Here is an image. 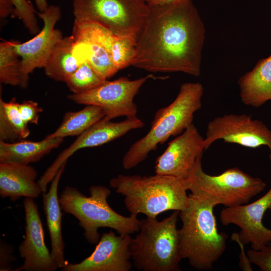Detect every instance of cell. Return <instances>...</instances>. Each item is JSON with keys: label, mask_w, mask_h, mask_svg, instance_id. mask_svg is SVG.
<instances>
[{"label": "cell", "mask_w": 271, "mask_h": 271, "mask_svg": "<svg viewBox=\"0 0 271 271\" xmlns=\"http://www.w3.org/2000/svg\"><path fill=\"white\" fill-rule=\"evenodd\" d=\"M148 5L131 65L151 72L199 76L206 30L192 1Z\"/></svg>", "instance_id": "obj_1"}, {"label": "cell", "mask_w": 271, "mask_h": 271, "mask_svg": "<svg viewBox=\"0 0 271 271\" xmlns=\"http://www.w3.org/2000/svg\"><path fill=\"white\" fill-rule=\"evenodd\" d=\"M188 196L186 206L179 212L181 256L196 269L210 270L224 252L228 236L218 231L213 211L217 205L204 197L192 193Z\"/></svg>", "instance_id": "obj_2"}, {"label": "cell", "mask_w": 271, "mask_h": 271, "mask_svg": "<svg viewBox=\"0 0 271 271\" xmlns=\"http://www.w3.org/2000/svg\"><path fill=\"white\" fill-rule=\"evenodd\" d=\"M109 184L124 196L130 215L157 218L167 211L182 210L189 199L185 179L171 176L119 174L111 179Z\"/></svg>", "instance_id": "obj_3"}, {"label": "cell", "mask_w": 271, "mask_h": 271, "mask_svg": "<svg viewBox=\"0 0 271 271\" xmlns=\"http://www.w3.org/2000/svg\"><path fill=\"white\" fill-rule=\"evenodd\" d=\"M203 87L199 82L181 84L179 93L168 106L156 112L149 132L133 143L124 154L123 169L129 170L143 162L159 144L182 133L193 123L194 114L202 106Z\"/></svg>", "instance_id": "obj_4"}, {"label": "cell", "mask_w": 271, "mask_h": 271, "mask_svg": "<svg viewBox=\"0 0 271 271\" xmlns=\"http://www.w3.org/2000/svg\"><path fill=\"white\" fill-rule=\"evenodd\" d=\"M89 190L90 196H86L76 188L68 186L59 197L62 210L78 220L89 243L98 242L101 236L98 229L101 227L114 229L121 235L138 232L140 220L137 215H121L109 206L107 198L111 192L108 188L92 185Z\"/></svg>", "instance_id": "obj_5"}, {"label": "cell", "mask_w": 271, "mask_h": 271, "mask_svg": "<svg viewBox=\"0 0 271 271\" xmlns=\"http://www.w3.org/2000/svg\"><path fill=\"white\" fill-rule=\"evenodd\" d=\"M179 210L161 221L146 217L130 244L133 265L143 271H179L182 259L177 222Z\"/></svg>", "instance_id": "obj_6"}, {"label": "cell", "mask_w": 271, "mask_h": 271, "mask_svg": "<svg viewBox=\"0 0 271 271\" xmlns=\"http://www.w3.org/2000/svg\"><path fill=\"white\" fill-rule=\"evenodd\" d=\"M200 156L185 179L186 187L194 195L206 197L217 205L225 207L248 203L263 191L265 183L252 177L237 167L227 169L218 175L206 173Z\"/></svg>", "instance_id": "obj_7"}, {"label": "cell", "mask_w": 271, "mask_h": 271, "mask_svg": "<svg viewBox=\"0 0 271 271\" xmlns=\"http://www.w3.org/2000/svg\"><path fill=\"white\" fill-rule=\"evenodd\" d=\"M149 6L144 0H73L75 19L97 24L119 37L136 42L147 21Z\"/></svg>", "instance_id": "obj_8"}, {"label": "cell", "mask_w": 271, "mask_h": 271, "mask_svg": "<svg viewBox=\"0 0 271 271\" xmlns=\"http://www.w3.org/2000/svg\"><path fill=\"white\" fill-rule=\"evenodd\" d=\"M152 75L129 80L121 77L113 81L106 80L99 87L83 93L69 94L67 98L79 104L101 107L107 119L120 116H137V106L133 99L142 86Z\"/></svg>", "instance_id": "obj_9"}, {"label": "cell", "mask_w": 271, "mask_h": 271, "mask_svg": "<svg viewBox=\"0 0 271 271\" xmlns=\"http://www.w3.org/2000/svg\"><path fill=\"white\" fill-rule=\"evenodd\" d=\"M219 140L251 149L265 146L269 149L271 161V130L261 121L253 119L250 116L228 114L211 120L203 141L204 150Z\"/></svg>", "instance_id": "obj_10"}, {"label": "cell", "mask_w": 271, "mask_h": 271, "mask_svg": "<svg viewBox=\"0 0 271 271\" xmlns=\"http://www.w3.org/2000/svg\"><path fill=\"white\" fill-rule=\"evenodd\" d=\"M144 125V122L137 116L127 117L119 122H113L104 117L78 136L71 145L59 154L37 181L42 192L46 191L48 184L52 181L62 165L78 150L102 145Z\"/></svg>", "instance_id": "obj_11"}, {"label": "cell", "mask_w": 271, "mask_h": 271, "mask_svg": "<svg viewBox=\"0 0 271 271\" xmlns=\"http://www.w3.org/2000/svg\"><path fill=\"white\" fill-rule=\"evenodd\" d=\"M271 210V180L269 190L251 203L226 207L220 213L224 226L234 224L239 227L238 239L243 244L250 243L251 249L259 250L271 242V229L262 223L265 212Z\"/></svg>", "instance_id": "obj_12"}, {"label": "cell", "mask_w": 271, "mask_h": 271, "mask_svg": "<svg viewBox=\"0 0 271 271\" xmlns=\"http://www.w3.org/2000/svg\"><path fill=\"white\" fill-rule=\"evenodd\" d=\"M129 234L116 235L112 230L103 233L90 256L78 263H67L62 271H129Z\"/></svg>", "instance_id": "obj_13"}, {"label": "cell", "mask_w": 271, "mask_h": 271, "mask_svg": "<svg viewBox=\"0 0 271 271\" xmlns=\"http://www.w3.org/2000/svg\"><path fill=\"white\" fill-rule=\"evenodd\" d=\"M25 237L19 247L24 263L16 271H55L58 267L44 240L39 212L34 199L25 197Z\"/></svg>", "instance_id": "obj_14"}, {"label": "cell", "mask_w": 271, "mask_h": 271, "mask_svg": "<svg viewBox=\"0 0 271 271\" xmlns=\"http://www.w3.org/2000/svg\"><path fill=\"white\" fill-rule=\"evenodd\" d=\"M204 139L192 123L168 143L156 161V174L185 179L197 158L205 150Z\"/></svg>", "instance_id": "obj_15"}, {"label": "cell", "mask_w": 271, "mask_h": 271, "mask_svg": "<svg viewBox=\"0 0 271 271\" xmlns=\"http://www.w3.org/2000/svg\"><path fill=\"white\" fill-rule=\"evenodd\" d=\"M37 15L43 22L42 29L32 39L23 43L17 41L15 45L23 69L28 75L36 68L45 67L55 46L63 37L61 32L55 28L61 16L58 6H49Z\"/></svg>", "instance_id": "obj_16"}, {"label": "cell", "mask_w": 271, "mask_h": 271, "mask_svg": "<svg viewBox=\"0 0 271 271\" xmlns=\"http://www.w3.org/2000/svg\"><path fill=\"white\" fill-rule=\"evenodd\" d=\"M37 172L33 166L12 162L0 163V196L15 201L21 197L37 198L42 193Z\"/></svg>", "instance_id": "obj_17"}, {"label": "cell", "mask_w": 271, "mask_h": 271, "mask_svg": "<svg viewBox=\"0 0 271 271\" xmlns=\"http://www.w3.org/2000/svg\"><path fill=\"white\" fill-rule=\"evenodd\" d=\"M66 162L61 167L51 181L49 191L42 192L43 204L51 245V254L59 268L68 263L64 259V246L62 231L61 207L58 196V188Z\"/></svg>", "instance_id": "obj_18"}, {"label": "cell", "mask_w": 271, "mask_h": 271, "mask_svg": "<svg viewBox=\"0 0 271 271\" xmlns=\"http://www.w3.org/2000/svg\"><path fill=\"white\" fill-rule=\"evenodd\" d=\"M239 96L247 106L257 108L271 100V54L260 59L238 80Z\"/></svg>", "instance_id": "obj_19"}, {"label": "cell", "mask_w": 271, "mask_h": 271, "mask_svg": "<svg viewBox=\"0 0 271 271\" xmlns=\"http://www.w3.org/2000/svg\"><path fill=\"white\" fill-rule=\"evenodd\" d=\"M62 138H46L39 142L23 139L13 143L0 141V163L29 165L40 161L63 142Z\"/></svg>", "instance_id": "obj_20"}, {"label": "cell", "mask_w": 271, "mask_h": 271, "mask_svg": "<svg viewBox=\"0 0 271 271\" xmlns=\"http://www.w3.org/2000/svg\"><path fill=\"white\" fill-rule=\"evenodd\" d=\"M74 43L72 35L63 37L58 42L44 67L48 77L65 82L78 69L82 62L74 54Z\"/></svg>", "instance_id": "obj_21"}, {"label": "cell", "mask_w": 271, "mask_h": 271, "mask_svg": "<svg viewBox=\"0 0 271 271\" xmlns=\"http://www.w3.org/2000/svg\"><path fill=\"white\" fill-rule=\"evenodd\" d=\"M104 116L102 109L93 105H87L79 111L67 112L58 127L46 138L78 136Z\"/></svg>", "instance_id": "obj_22"}, {"label": "cell", "mask_w": 271, "mask_h": 271, "mask_svg": "<svg viewBox=\"0 0 271 271\" xmlns=\"http://www.w3.org/2000/svg\"><path fill=\"white\" fill-rule=\"evenodd\" d=\"M17 41L0 43V81L5 84L27 88L29 75L23 69L22 59L15 45Z\"/></svg>", "instance_id": "obj_23"}, {"label": "cell", "mask_w": 271, "mask_h": 271, "mask_svg": "<svg viewBox=\"0 0 271 271\" xmlns=\"http://www.w3.org/2000/svg\"><path fill=\"white\" fill-rule=\"evenodd\" d=\"M16 98L6 102L0 99V141L13 143L30 134L28 124L22 118Z\"/></svg>", "instance_id": "obj_24"}, {"label": "cell", "mask_w": 271, "mask_h": 271, "mask_svg": "<svg viewBox=\"0 0 271 271\" xmlns=\"http://www.w3.org/2000/svg\"><path fill=\"white\" fill-rule=\"evenodd\" d=\"M103 79L86 60L65 82L73 94H80L92 90L103 84Z\"/></svg>", "instance_id": "obj_25"}, {"label": "cell", "mask_w": 271, "mask_h": 271, "mask_svg": "<svg viewBox=\"0 0 271 271\" xmlns=\"http://www.w3.org/2000/svg\"><path fill=\"white\" fill-rule=\"evenodd\" d=\"M137 42L130 38L114 36L110 53L118 71L131 65L136 52Z\"/></svg>", "instance_id": "obj_26"}, {"label": "cell", "mask_w": 271, "mask_h": 271, "mask_svg": "<svg viewBox=\"0 0 271 271\" xmlns=\"http://www.w3.org/2000/svg\"><path fill=\"white\" fill-rule=\"evenodd\" d=\"M14 7L13 15L21 20L32 35H36L40 31L35 11L27 0H12Z\"/></svg>", "instance_id": "obj_27"}, {"label": "cell", "mask_w": 271, "mask_h": 271, "mask_svg": "<svg viewBox=\"0 0 271 271\" xmlns=\"http://www.w3.org/2000/svg\"><path fill=\"white\" fill-rule=\"evenodd\" d=\"M246 254L251 263L262 271H271V242L259 250L250 249Z\"/></svg>", "instance_id": "obj_28"}, {"label": "cell", "mask_w": 271, "mask_h": 271, "mask_svg": "<svg viewBox=\"0 0 271 271\" xmlns=\"http://www.w3.org/2000/svg\"><path fill=\"white\" fill-rule=\"evenodd\" d=\"M18 107L22 118L26 123L38 124L40 114L43 112V109L37 102L25 100L22 103L18 102Z\"/></svg>", "instance_id": "obj_29"}, {"label": "cell", "mask_w": 271, "mask_h": 271, "mask_svg": "<svg viewBox=\"0 0 271 271\" xmlns=\"http://www.w3.org/2000/svg\"><path fill=\"white\" fill-rule=\"evenodd\" d=\"M14 248L1 240L0 244V270L8 271L11 268L12 263L15 261V257L13 255Z\"/></svg>", "instance_id": "obj_30"}, {"label": "cell", "mask_w": 271, "mask_h": 271, "mask_svg": "<svg viewBox=\"0 0 271 271\" xmlns=\"http://www.w3.org/2000/svg\"><path fill=\"white\" fill-rule=\"evenodd\" d=\"M231 240L237 242L241 250V253L239 255V266L243 270L251 271L252 270L251 262L247 255L244 251V244L240 242L237 237V233H233L231 236Z\"/></svg>", "instance_id": "obj_31"}, {"label": "cell", "mask_w": 271, "mask_h": 271, "mask_svg": "<svg viewBox=\"0 0 271 271\" xmlns=\"http://www.w3.org/2000/svg\"><path fill=\"white\" fill-rule=\"evenodd\" d=\"M14 7L12 0H0V17L5 19L13 14Z\"/></svg>", "instance_id": "obj_32"}, {"label": "cell", "mask_w": 271, "mask_h": 271, "mask_svg": "<svg viewBox=\"0 0 271 271\" xmlns=\"http://www.w3.org/2000/svg\"><path fill=\"white\" fill-rule=\"evenodd\" d=\"M35 2L40 12L45 11L49 6L46 0H35Z\"/></svg>", "instance_id": "obj_33"}, {"label": "cell", "mask_w": 271, "mask_h": 271, "mask_svg": "<svg viewBox=\"0 0 271 271\" xmlns=\"http://www.w3.org/2000/svg\"><path fill=\"white\" fill-rule=\"evenodd\" d=\"M185 0H155L154 3L149 5L155 4H168L175 3Z\"/></svg>", "instance_id": "obj_34"}, {"label": "cell", "mask_w": 271, "mask_h": 271, "mask_svg": "<svg viewBox=\"0 0 271 271\" xmlns=\"http://www.w3.org/2000/svg\"><path fill=\"white\" fill-rule=\"evenodd\" d=\"M148 4H151L154 2L155 0H144Z\"/></svg>", "instance_id": "obj_35"}]
</instances>
